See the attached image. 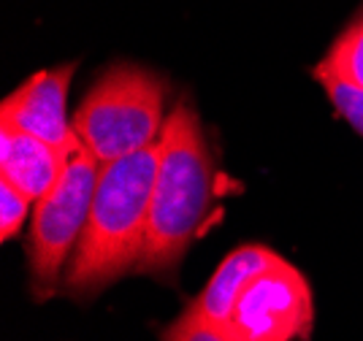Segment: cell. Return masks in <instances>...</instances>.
I'll return each mask as SVG.
<instances>
[{
  "label": "cell",
  "mask_w": 363,
  "mask_h": 341,
  "mask_svg": "<svg viewBox=\"0 0 363 341\" xmlns=\"http://www.w3.org/2000/svg\"><path fill=\"white\" fill-rule=\"evenodd\" d=\"M157 144L160 160L152 190L150 230L136 271L171 282L182 257L209 220L217 168L198 111L184 101L168 114Z\"/></svg>",
  "instance_id": "obj_1"
},
{
  "label": "cell",
  "mask_w": 363,
  "mask_h": 341,
  "mask_svg": "<svg viewBox=\"0 0 363 341\" xmlns=\"http://www.w3.org/2000/svg\"><path fill=\"white\" fill-rule=\"evenodd\" d=\"M157 160L160 144H152L101 165L90 217L62 282L68 296L90 298L138 268L150 230Z\"/></svg>",
  "instance_id": "obj_2"
},
{
  "label": "cell",
  "mask_w": 363,
  "mask_h": 341,
  "mask_svg": "<svg viewBox=\"0 0 363 341\" xmlns=\"http://www.w3.org/2000/svg\"><path fill=\"white\" fill-rule=\"evenodd\" d=\"M166 95V76L133 62H117L84 95L74 114V130L98 163H114L160 141Z\"/></svg>",
  "instance_id": "obj_3"
},
{
  "label": "cell",
  "mask_w": 363,
  "mask_h": 341,
  "mask_svg": "<svg viewBox=\"0 0 363 341\" xmlns=\"http://www.w3.org/2000/svg\"><path fill=\"white\" fill-rule=\"evenodd\" d=\"M98 177V157L82 147L71 155L60 181L41 201H35L28 236V263L33 296L38 301H46L60 290V268L84 233Z\"/></svg>",
  "instance_id": "obj_4"
},
{
  "label": "cell",
  "mask_w": 363,
  "mask_h": 341,
  "mask_svg": "<svg viewBox=\"0 0 363 341\" xmlns=\"http://www.w3.org/2000/svg\"><path fill=\"white\" fill-rule=\"evenodd\" d=\"M315 325V298L301 271L277 260L242 290L228 325L230 341H296Z\"/></svg>",
  "instance_id": "obj_5"
},
{
  "label": "cell",
  "mask_w": 363,
  "mask_h": 341,
  "mask_svg": "<svg viewBox=\"0 0 363 341\" xmlns=\"http://www.w3.org/2000/svg\"><path fill=\"white\" fill-rule=\"evenodd\" d=\"M74 68V62H65L30 76L25 84H19L0 106V125L35 135L68 155L79 152L84 144L76 135L74 122H68L65 114Z\"/></svg>",
  "instance_id": "obj_6"
},
{
  "label": "cell",
  "mask_w": 363,
  "mask_h": 341,
  "mask_svg": "<svg viewBox=\"0 0 363 341\" xmlns=\"http://www.w3.org/2000/svg\"><path fill=\"white\" fill-rule=\"evenodd\" d=\"M71 160L68 152L46 144L35 135L0 125V171L3 181L14 184L30 201H41L57 181Z\"/></svg>",
  "instance_id": "obj_7"
},
{
  "label": "cell",
  "mask_w": 363,
  "mask_h": 341,
  "mask_svg": "<svg viewBox=\"0 0 363 341\" xmlns=\"http://www.w3.org/2000/svg\"><path fill=\"white\" fill-rule=\"evenodd\" d=\"M279 260V255L263 247V244H244L236 247L233 252L225 255V260L217 266L212 279L206 287L198 293V298L190 303L209 325L223 328L230 320V312L236 306V301L242 296V290L255 279L257 274H263L266 268H272Z\"/></svg>",
  "instance_id": "obj_8"
},
{
  "label": "cell",
  "mask_w": 363,
  "mask_h": 341,
  "mask_svg": "<svg viewBox=\"0 0 363 341\" xmlns=\"http://www.w3.org/2000/svg\"><path fill=\"white\" fill-rule=\"evenodd\" d=\"M318 65L355 87H363V6L347 22V28L333 38L331 49Z\"/></svg>",
  "instance_id": "obj_9"
},
{
  "label": "cell",
  "mask_w": 363,
  "mask_h": 341,
  "mask_svg": "<svg viewBox=\"0 0 363 341\" xmlns=\"http://www.w3.org/2000/svg\"><path fill=\"white\" fill-rule=\"evenodd\" d=\"M312 76L323 84L328 101L336 108V117L345 119L350 128L363 138V87H355V84H350L345 79L328 74L320 65L312 68Z\"/></svg>",
  "instance_id": "obj_10"
},
{
  "label": "cell",
  "mask_w": 363,
  "mask_h": 341,
  "mask_svg": "<svg viewBox=\"0 0 363 341\" xmlns=\"http://www.w3.org/2000/svg\"><path fill=\"white\" fill-rule=\"evenodd\" d=\"M163 341H230V339H228L220 328L209 325L193 306H187L163 330Z\"/></svg>",
  "instance_id": "obj_11"
},
{
  "label": "cell",
  "mask_w": 363,
  "mask_h": 341,
  "mask_svg": "<svg viewBox=\"0 0 363 341\" xmlns=\"http://www.w3.org/2000/svg\"><path fill=\"white\" fill-rule=\"evenodd\" d=\"M30 198L19 193L14 184L0 181V241H11L22 230V223L28 217Z\"/></svg>",
  "instance_id": "obj_12"
}]
</instances>
